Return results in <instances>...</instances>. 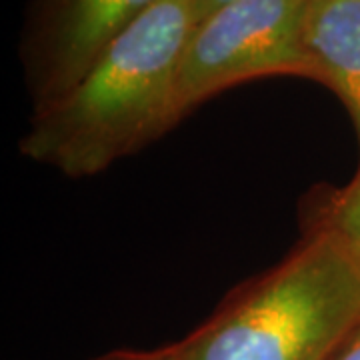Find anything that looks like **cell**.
<instances>
[{"mask_svg":"<svg viewBox=\"0 0 360 360\" xmlns=\"http://www.w3.org/2000/svg\"><path fill=\"white\" fill-rule=\"evenodd\" d=\"M310 0H238L200 20L176 80L180 116L246 80L292 75L316 80L304 25Z\"/></svg>","mask_w":360,"mask_h":360,"instance_id":"3","label":"cell"},{"mask_svg":"<svg viewBox=\"0 0 360 360\" xmlns=\"http://www.w3.org/2000/svg\"><path fill=\"white\" fill-rule=\"evenodd\" d=\"M158 0H42L25 42L37 110L63 98Z\"/></svg>","mask_w":360,"mask_h":360,"instance_id":"4","label":"cell"},{"mask_svg":"<svg viewBox=\"0 0 360 360\" xmlns=\"http://www.w3.org/2000/svg\"><path fill=\"white\" fill-rule=\"evenodd\" d=\"M359 321L360 266L330 232L309 229L176 345L180 360H330Z\"/></svg>","mask_w":360,"mask_h":360,"instance_id":"2","label":"cell"},{"mask_svg":"<svg viewBox=\"0 0 360 360\" xmlns=\"http://www.w3.org/2000/svg\"><path fill=\"white\" fill-rule=\"evenodd\" d=\"M94 360H180L179 345L156 348V350H116Z\"/></svg>","mask_w":360,"mask_h":360,"instance_id":"7","label":"cell"},{"mask_svg":"<svg viewBox=\"0 0 360 360\" xmlns=\"http://www.w3.org/2000/svg\"><path fill=\"white\" fill-rule=\"evenodd\" d=\"M194 26L193 0H158L75 89L34 112L22 155L84 179L172 129L182 118L176 80Z\"/></svg>","mask_w":360,"mask_h":360,"instance_id":"1","label":"cell"},{"mask_svg":"<svg viewBox=\"0 0 360 360\" xmlns=\"http://www.w3.org/2000/svg\"><path fill=\"white\" fill-rule=\"evenodd\" d=\"M232 2H238V0H193L194 22L198 25L200 20H205L206 16H210V14L217 13L220 8L229 6Z\"/></svg>","mask_w":360,"mask_h":360,"instance_id":"9","label":"cell"},{"mask_svg":"<svg viewBox=\"0 0 360 360\" xmlns=\"http://www.w3.org/2000/svg\"><path fill=\"white\" fill-rule=\"evenodd\" d=\"M330 360H360V321L348 333L347 338L342 340V345L336 348V352Z\"/></svg>","mask_w":360,"mask_h":360,"instance_id":"8","label":"cell"},{"mask_svg":"<svg viewBox=\"0 0 360 360\" xmlns=\"http://www.w3.org/2000/svg\"><path fill=\"white\" fill-rule=\"evenodd\" d=\"M310 229L330 232L360 266V170L345 188L333 191L316 206Z\"/></svg>","mask_w":360,"mask_h":360,"instance_id":"6","label":"cell"},{"mask_svg":"<svg viewBox=\"0 0 360 360\" xmlns=\"http://www.w3.org/2000/svg\"><path fill=\"white\" fill-rule=\"evenodd\" d=\"M304 42L316 82L345 104L360 144V0H310Z\"/></svg>","mask_w":360,"mask_h":360,"instance_id":"5","label":"cell"}]
</instances>
